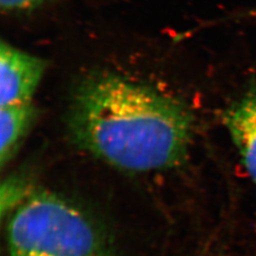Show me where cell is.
<instances>
[{"instance_id":"obj_1","label":"cell","mask_w":256,"mask_h":256,"mask_svg":"<svg viewBox=\"0 0 256 256\" xmlns=\"http://www.w3.org/2000/svg\"><path fill=\"white\" fill-rule=\"evenodd\" d=\"M75 144L129 172L182 164L194 117L182 102L117 74H92L74 90L68 117Z\"/></svg>"},{"instance_id":"obj_2","label":"cell","mask_w":256,"mask_h":256,"mask_svg":"<svg viewBox=\"0 0 256 256\" xmlns=\"http://www.w3.org/2000/svg\"><path fill=\"white\" fill-rule=\"evenodd\" d=\"M8 256H114L92 220L52 192H30L12 210Z\"/></svg>"},{"instance_id":"obj_3","label":"cell","mask_w":256,"mask_h":256,"mask_svg":"<svg viewBox=\"0 0 256 256\" xmlns=\"http://www.w3.org/2000/svg\"><path fill=\"white\" fill-rule=\"evenodd\" d=\"M46 62L5 41L0 45V108L32 102Z\"/></svg>"},{"instance_id":"obj_4","label":"cell","mask_w":256,"mask_h":256,"mask_svg":"<svg viewBox=\"0 0 256 256\" xmlns=\"http://www.w3.org/2000/svg\"><path fill=\"white\" fill-rule=\"evenodd\" d=\"M248 174L256 184V86L230 104L222 116Z\"/></svg>"},{"instance_id":"obj_5","label":"cell","mask_w":256,"mask_h":256,"mask_svg":"<svg viewBox=\"0 0 256 256\" xmlns=\"http://www.w3.org/2000/svg\"><path fill=\"white\" fill-rule=\"evenodd\" d=\"M37 110L32 102L0 108V164L12 158L34 120Z\"/></svg>"},{"instance_id":"obj_6","label":"cell","mask_w":256,"mask_h":256,"mask_svg":"<svg viewBox=\"0 0 256 256\" xmlns=\"http://www.w3.org/2000/svg\"><path fill=\"white\" fill-rule=\"evenodd\" d=\"M45 0H0L1 8L5 10L30 9Z\"/></svg>"}]
</instances>
